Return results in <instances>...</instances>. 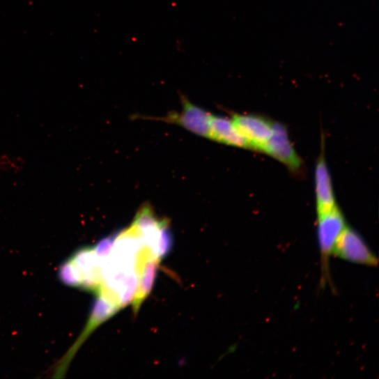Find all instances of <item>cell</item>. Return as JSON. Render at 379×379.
<instances>
[{"label":"cell","mask_w":379,"mask_h":379,"mask_svg":"<svg viewBox=\"0 0 379 379\" xmlns=\"http://www.w3.org/2000/svg\"><path fill=\"white\" fill-rule=\"evenodd\" d=\"M346 226L345 218L337 206L328 212L318 215V238L321 261L320 286L323 288L329 284L334 289L330 261L335 242Z\"/></svg>","instance_id":"cell-1"},{"label":"cell","mask_w":379,"mask_h":379,"mask_svg":"<svg viewBox=\"0 0 379 379\" xmlns=\"http://www.w3.org/2000/svg\"><path fill=\"white\" fill-rule=\"evenodd\" d=\"M332 256L368 267H377L378 263L377 257L362 236L347 225L335 242Z\"/></svg>","instance_id":"cell-2"},{"label":"cell","mask_w":379,"mask_h":379,"mask_svg":"<svg viewBox=\"0 0 379 379\" xmlns=\"http://www.w3.org/2000/svg\"><path fill=\"white\" fill-rule=\"evenodd\" d=\"M160 261L153 250L145 245L137 252L136 268L139 274V282L132 301L133 312L135 315L153 289Z\"/></svg>","instance_id":"cell-3"},{"label":"cell","mask_w":379,"mask_h":379,"mask_svg":"<svg viewBox=\"0 0 379 379\" xmlns=\"http://www.w3.org/2000/svg\"><path fill=\"white\" fill-rule=\"evenodd\" d=\"M180 100L182 110L180 113H171L166 117L155 119L177 125L195 134L210 139L211 114L190 102L184 95H181Z\"/></svg>","instance_id":"cell-4"},{"label":"cell","mask_w":379,"mask_h":379,"mask_svg":"<svg viewBox=\"0 0 379 379\" xmlns=\"http://www.w3.org/2000/svg\"><path fill=\"white\" fill-rule=\"evenodd\" d=\"M231 121L246 141L248 148L263 152L272 135L274 123L253 115H235Z\"/></svg>","instance_id":"cell-5"},{"label":"cell","mask_w":379,"mask_h":379,"mask_svg":"<svg viewBox=\"0 0 379 379\" xmlns=\"http://www.w3.org/2000/svg\"><path fill=\"white\" fill-rule=\"evenodd\" d=\"M263 152L292 170H299L302 167V160L291 141L286 128L279 123H274L272 135Z\"/></svg>","instance_id":"cell-6"},{"label":"cell","mask_w":379,"mask_h":379,"mask_svg":"<svg viewBox=\"0 0 379 379\" xmlns=\"http://www.w3.org/2000/svg\"><path fill=\"white\" fill-rule=\"evenodd\" d=\"M316 191L318 215L337 207L330 173L324 155L318 160L316 169Z\"/></svg>","instance_id":"cell-7"},{"label":"cell","mask_w":379,"mask_h":379,"mask_svg":"<svg viewBox=\"0 0 379 379\" xmlns=\"http://www.w3.org/2000/svg\"><path fill=\"white\" fill-rule=\"evenodd\" d=\"M121 310L120 307L110 302L102 295H99L98 300L93 305L88 323L76 344L72 347L70 353L75 354V350L78 349L95 329H97L100 325L114 317Z\"/></svg>","instance_id":"cell-8"},{"label":"cell","mask_w":379,"mask_h":379,"mask_svg":"<svg viewBox=\"0 0 379 379\" xmlns=\"http://www.w3.org/2000/svg\"><path fill=\"white\" fill-rule=\"evenodd\" d=\"M210 139L229 146L248 148L246 141L237 131L232 121L212 114Z\"/></svg>","instance_id":"cell-9"},{"label":"cell","mask_w":379,"mask_h":379,"mask_svg":"<svg viewBox=\"0 0 379 379\" xmlns=\"http://www.w3.org/2000/svg\"><path fill=\"white\" fill-rule=\"evenodd\" d=\"M173 238L170 228V223L167 219H164L157 247V256L160 261L165 258L169 254L173 247Z\"/></svg>","instance_id":"cell-10"},{"label":"cell","mask_w":379,"mask_h":379,"mask_svg":"<svg viewBox=\"0 0 379 379\" xmlns=\"http://www.w3.org/2000/svg\"><path fill=\"white\" fill-rule=\"evenodd\" d=\"M118 234L119 232H116L109 235L102 240L98 245L93 249L95 255H96L98 259L105 260L109 256L114 249Z\"/></svg>","instance_id":"cell-11"}]
</instances>
